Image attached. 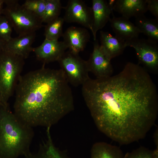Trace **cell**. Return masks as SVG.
<instances>
[{
	"label": "cell",
	"instance_id": "7a4b0ae2",
	"mask_svg": "<svg viewBox=\"0 0 158 158\" xmlns=\"http://www.w3.org/2000/svg\"><path fill=\"white\" fill-rule=\"evenodd\" d=\"M45 64L21 75L15 92L13 112L32 128H51L74 108L72 91L63 73Z\"/></svg>",
	"mask_w": 158,
	"mask_h": 158
},
{
	"label": "cell",
	"instance_id": "4316f807",
	"mask_svg": "<svg viewBox=\"0 0 158 158\" xmlns=\"http://www.w3.org/2000/svg\"><path fill=\"white\" fill-rule=\"evenodd\" d=\"M4 4V0H0V16L2 15L3 9V5Z\"/></svg>",
	"mask_w": 158,
	"mask_h": 158
},
{
	"label": "cell",
	"instance_id": "8992f818",
	"mask_svg": "<svg viewBox=\"0 0 158 158\" xmlns=\"http://www.w3.org/2000/svg\"><path fill=\"white\" fill-rule=\"evenodd\" d=\"M58 61L68 82L74 86L82 85L90 78L87 61L79 54L65 51Z\"/></svg>",
	"mask_w": 158,
	"mask_h": 158
},
{
	"label": "cell",
	"instance_id": "5bb4252c",
	"mask_svg": "<svg viewBox=\"0 0 158 158\" xmlns=\"http://www.w3.org/2000/svg\"><path fill=\"white\" fill-rule=\"evenodd\" d=\"M35 37V32L12 37L6 42L4 49L25 59L33 51L34 48L32 45Z\"/></svg>",
	"mask_w": 158,
	"mask_h": 158
},
{
	"label": "cell",
	"instance_id": "9c48e42d",
	"mask_svg": "<svg viewBox=\"0 0 158 158\" xmlns=\"http://www.w3.org/2000/svg\"><path fill=\"white\" fill-rule=\"evenodd\" d=\"M111 61L101 50L97 41H95L92 52L87 61L89 72L97 78L111 76L113 69Z\"/></svg>",
	"mask_w": 158,
	"mask_h": 158
},
{
	"label": "cell",
	"instance_id": "d6986e66",
	"mask_svg": "<svg viewBox=\"0 0 158 158\" xmlns=\"http://www.w3.org/2000/svg\"><path fill=\"white\" fill-rule=\"evenodd\" d=\"M64 22L63 18L59 17L47 23L45 27V39L49 40H58L63 33V26Z\"/></svg>",
	"mask_w": 158,
	"mask_h": 158
},
{
	"label": "cell",
	"instance_id": "484cf974",
	"mask_svg": "<svg viewBox=\"0 0 158 158\" xmlns=\"http://www.w3.org/2000/svg\"><path fill=\"white\" fill-rule=\"evenodd\" d=\"M6 42L0 39V51L4 49Z\"/></svg>",
	"mask_w": 158,
	"mask_h": 158
},
{
	"label": "cell",
	"instance_id": "6da1fadb",
	"mask_svg": "<svg viewBox=\"0 0 158 158\" xmlns=\"http://www.w3.org/2000/svg\"><path fill=\"white\" fill-rule=\"evenodd\" d=\"M82 95L98 129L120 144L142 139L154 125L158 113L157 89L147 72L128 62L118 74L90 78Z\"/></svg>",
	"mask_w": 158,
	"mask_h": 158
},
{
	"label": "cell",
	"instance_id": "83f0119b",
	"mask_svg": "<svg viewBox=\"0 0 158 158\" xmlns=\"http://www.w3.org/2000/svg\"></svg>",
	"mask_w": 158,
	"mask_h": 158
},
{
	"label": "cell",
	"instance_id": "277c9868",
	"mask_svg": "<svg viewBox=\"0 0 158 158\" xmlns=\"http://www.w3.org/2000/svg\"><path fill=\"white\" fill-rule=\"evenodd\" d=\"M24 59L4 49L0 51V103L9 106L25 64Z\"/></svg>",
	"mask_w": 158,
	"mask_h": 158
},
{
	"label": "cell",
	"instance_id": "7c38bea8",
	"mask_svg": "<svg viewBox=\"0 0 158 158\" xmlns=\"http://www.w3.org/2000/svg\"><path fill=\"white\" fill-rule=\"evenodd\" d=\"M63 42L69 50L76 54L83 51L90 39V33L85 28L69 27L63 33Z\"/></svg>",
	"mask_w": 158,
	"mask_h": 158
},
{
	"label": "cell",
	"instance_id": "e0dca14e",
	"mask_svg": "<svg viewBox=\"0 0 158 158\" xmlns=\"http://www.w3.org/2000/svg\"><path fill=\"white\" fill-rule=\"evenodd\" d=\"M124 156L119 147L100 142L96 143L93 145L90 158H124Z\"/></svg>",
	"mask_w": 158,
	"mask_h": 158
},
{
	"label": "cell",
	"instance_id": "d4e9b609",
	"mask_svg": "<svg viewBox=\"0 0 158 158\" xmlns=\"http://www.w3.org/2000/svg\"><path fill=\"white\" fill-rule=\"evenodd\" d=\"M147 11L158 20V0H146Z\"/></svg>",
	"mask_w": 158,
	"mask_h": 158
},
{
	"label": "cell",
	"instance_id": "cb8c5ba5",
	"mask_svg": "<svg viewBox=\"0 0 158 158\" xmlns=\"http://www.w3.org/2000/svg\"><path fill=\"white\" fill-rule=\"evenodd\" d=\"M46 143L49 150L44 152L41 155L40 158H67L55 147L51 136L47 138Z\"/></svg>",
	"mask_w": 158,
	"mask_h": 158
},
{
	"label": "cell",
	"instance_id": "52a82bcc",
	"mask_svg": "<svg viewBox=\"0 0 158 158\" xmlns=\"http://www.w3.org/2000/svg\"><path fill=\"white\" fill-rule=\"evenodd\" d=\"M127 46L133 48L139 64L147 71L157 74L158 72L157 43L149 40L138 38L126 43Z\"/></svg>",
	"mask_w": 158,
	"mask_h": 158
},
{
	"label": "cell",
	"instance_id": "8fae6325",
	"mask_svg": "<svg viewBox=\"0 0 158 158\" xmlns=\"http://www.w3.org/2000/svg\"><path fill=\"white\" fill-rule=\"evenodd\" d=\"M114 0L108 2L104 0H92V23L91 31L95 41L96 39L97 32L102 29L109 21L110 16L113 11Z\"/></svg>",
	"mask_w": 158,
	"mask_h": 158
},
{
	"label": "cell",
	"instance_id": "ac0fdd59",
	"mask_svg": "<svg viewBox=\"0 0 158 158\" xmlns=\"http://www.w3.org/2000/svg\"><path fill=\"white\" fill-rule=\"evenodd\" d=\"M135 18V25L148 37V39L158 42V20L148 18L144 14Z\"/></svg>",
	"mask_w": 158,
	"mask_h": 158
},
{
	"label": "cell",
	"instance_id": "44dd1931",
	"mask_svg": "<svg viewBox=\"0 0 158 158\" xmlns=\"http://www.w3.org/2000/svg\"><path fill=\"white\" fill-rule=\"evenodd\" d=\"M22 5L24 8L35 14L42 21L44 12L45 0H26Z\"/></svg>",
	"mask_w": 158,
	"mask_h": 158
},
{
	"label": "cell",
	"instance_id": "5b68a950",
	"mask_svg": "<svg viewBox=\"0 0 158 158\" xmlns=\"http://www.w3.org/2000/svg\"><path fill=\"white\" fill-rule=\"evenodd\" d=\"M2 15L18 35L35 32L42 26V20L20 5L17 0H4Z\"/></svg>",
	"mask_w": 158,
	"mask_h": 158
},
{
	"label": "cell",
	"instance_id": "4fadbf2b",
	"mask_svg": "<svg viewBox=\"0 0 158 158\" xmlns=\"http://www.w3.org/2000/svg\"><path fill=\"white\" fill-rule=\"evenodd\" d=\"M109 21L115 36L127 43L138 38L141 32L129 19L114 16Z\"/></svg>",
	"mask_w": 158,
	"mask_h": 158
},
{
	"label": "cell",
	"instance_id": "30bf717a",
	"mask_svg": "<svg viewBox=\"0 0 158 158\" xmlns=\"http://www.w3.org/2000/svg\"><path fill=\"white\" fill-rule=\"evenodd\" d=\"M67 49L63 41L45 39L41 45L34 48L33 52L37 59L45 64L58 61Z\"/></svg>",
	"mask_w": 158,
	"mask_h": 158
},
{
	"label": "cell",
	"instance_id": "3957f363",
	"mask_svg": "<svg viewBox=\"0 0 158 158\" xmlns=\"http://www.w3.org/2000/svg\"><path fill=\"white\" fill-rule=\"evenodd\" d=\"M33 128L19 119L9 106L0 103V158H18L30 151Z\"/></svg>",
	"mask_w": 158,
	"mask_h": 158
},
{
	"label": "cell",
	"instance_id": "ba28073f",
	"mask_svg": "<svg viewBox=\"0 0 158 158\" xmlns=\"http://www.w3.org/2000/svg\"><path fill=\"white\" fill-rule=\"evenodd\" d=\"M65 15L63 18L64 22L77 23L91 31L92 23V13L90 8L80 0H70L64 7Z\"/></svg>",
	"mask_w": 158,
	"mask_h": 158
},
{
	"label": "cell",
	"instance_id": "2e32d148",
	"mask_svg": "<svg viewBox=\"0 0 158 158\" xmlns=\"http://www.w3.org/2000/svg\"><path fill=\"white\" fill-rule=\"evenodd\" d=\"M100 35V48L111 60L122 54L127 47L126 42L108 32L101 31Z\"/></svg>",
	"mask_w": 158,
	"mask_h": 158
},
{
	"label": "cell",
	"instance_id": "7402d4cb",
	"mask_svg": "<svg viewBox=\"0 0 158 158\" xmlns=\"http://www.w3.org/2000/svg\"><path fill=\"white\" fill-rule=\"evenodd\" d=\"M124 158H158V148L152 150L141 146L127 153Z\"/></svg>",
	"mask_w": 158,
	"mask_h": 158
},
{
	"label": "cell",
	"instance_id": "603a6c76",
	"mask_svg": "<svg viewBox=\"0 0 158 158\" xmlns=\"http://www.w3.org/2000/svg\"><path fill=\"white\" fill-rule=\"evenodd\" d=\"M13 28L8 20L3 15L0 16V39L6 42L12 38Z\"/></svg>",
	"mask_w": 158,
	"mask_h": 158
},
{
	"label": "cell",
	"instance_id": "ffe728a7",
	"mask_svg": "<svg viewBox=\"0 0 158 158\" xmlns=\"http://www.w3.org/2000/svg\"><path fill=\"white\" fill-rule=\"evenodd\" d=\"M62 8L60 0H45L44 12L42 19V23H47L59 17Z\"/></svg>",
	"mask_w": 158,
	"mask_h": 158
},
{
	"label": "cell",
	"instance_id": "9a60e30c",
	"mask_svg": "<svg viewBox=\"0 0 158 158\" xmlns=\"http://www.w3.org/2000/svg\"><path fill=\"white\" fill-rule=\"evenodd\" d=\"M113 9L128 19L147 11L146 0H114Z\"/></svg>",
	"mask_w": 158,
	"mask_h": 158
}]
</instances>
